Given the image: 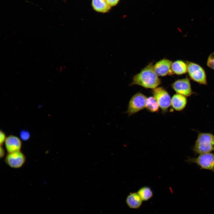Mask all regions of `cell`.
I'll use <instances>...</instances> for the list:
<instances>
[{
	"label": "cell",
	"mask_w": 214,
	"mask_h": 214,
	"mask_svg": "<svg viewBox=\"0 0 214 214\" xmlns=\"http://www.w3.org/2000/svg\"><path fill=\"white\" fill-rule=\"evenodd\" d=\"M147 97L141 92H138L130 98L126 113L130 116L134 114L145 108Z\"/></svg>",
	"instance_id": "cell-6"
},
{
	"label": "cell",
	"mask_w": 214,
	"mask_h": 214,
	"mask_svg": "<svg viewBox=\"0 0 214 214\" xmlns=\"http://www.w3.org/2000/svg\"><path fill=\"white\" fill-rule=\"evenodd\" d=\"M4 144L8 153L21 151L22 147L21 139L13 135L7 136Z\"/></svg>",
	"instance_id": "cell-10"
},
{
	"label": "cell",
	"mask_w": 214,
	"mask_h": 214,
	"mask_svg": "<svg viewBox=\"0 0 214 214\" xmlns=\"http://www.w3.org/2000/svg\"><path fill=\"white\" fill-rule=\"evenodd\" d=\"M20 137L21 139L23 141L28 140L30 137L29 132L26 130H22L20 133Z\"/></svg>",
	"instance_id": "cell-18"
},
{
	"label": "cell",
	"mask_w": 214,
	"mask_h": 214,
	"mask_svg": "<svg viewBox=\"0 0 214 214\" xmlns=\"http://www.w3.org/2000/svg\"><path fill=\"white\" fill-rule=\"evenodd\" d=\"M26 160V157L21 151L8 153L5 159V162L7 165L15 169L21 167Z\"/></svg>",
	"instance_id": "cell-8"
},
{
	"label": "cell",
	"mask_w": 214,
	"mask_h": 214,
	"mask_svg": "<svg viewBox=\"0 0 214 214\" xmlns=\"http://www.w3.org/2000/svg\"><path fill=\"white\" fill-rule=\"evenodd\" d=\"M108 4L111 6H114L116 5L119 0H106Z\"/></svg>",
	"instance_id": "cell-20"
},
{
	"label": "cell",
	"mask_w": 214,
	"mask_h": 214,
	"mask_svg": "<svg viewBox=\"0 0 214 214\" xmlns=\"http://www.w3.org/2000/svg\"><path fill=\"white\" fill-rule=\"evenodd\" d=\"M143 200L137 193L136 192L130 193L127 197L126 202L127 206L130 208L137 209L139 208L142 205Z\"/></svg>",
	"instance_id": "cell-12"
},
{
	"label": "cell",
	"mask_w": 214,
	"mask_h": 214,
	"mask_svg": "<svg viewBox=\"0 0 214 214\" xmlns=\"http://www.w3.org/2000/svg\"><path fill=\"white\" fill-rule=\"evenodd\" d=\"M171 86L176 93L186 97L193 93L190 79L187 77L176 80L171 84Z\"/></svg>",
	"instance_id": "cell-7"
},
{
	"label": "cell",
	"mask_w": 214,
	"mask_h": 214,
	"mask_svg": "<svg viewBox=\"0 0 214 214\" xmlns=\"http://www.w3.org/2000/svg\"><path fill=\"white\" fill-rule=\"evenodd\" d=\"M207 64L208 67L214 70V52L211 53L208 56Z\"/></svg>",
	"instance_id": "cell-17"
},
{
	"label": "cell",
	"mask_w": 214,
	"mask_h": 214,
	"mask_svg": "<svg viewBox=\"0 0 214 214\" xmlns=\"http://www.w3.org/2000/svg\"><path fill=\"white\" fill-rule=\"evenodd\" d=\"M153 63H149L139 73L134 75L130 86L138 85L146 88L154 89L161 83L160 79L155 72Z\"/></svg>",
	"instance_id": "cell-1"
},
{
	"label": "cell",
	"mask_w": 214,
	"mask_h": 214,
	"mask_svg": "<svg viewBox=\"0 0 214 214\" xmlns=\"http://www.w3.org/2000/svg\"><path fill=\"white\" fill-rule=\"evenodd\" d=\"M159 107V105L154 97L150 96L147 98L145 108L148 111L152 112H157Z\"/></svg>",
	"instance_id": "cell-15"
},
{
	"label": "cell",
	"mask_w": 214,
	"mask_h": 214,
	"mask_svg": "<svg viewBox=\"0 0 214 214\" xmlns=\"http://www.w3.org/2000/svg\"><path fill=\"white\" fill-rule=\"evenodd\" d=\"M192 150L196 155L214 151V135L209 133H199Z\"/></svg>",
	"instance_id": "cell-2"
},
{
	"label": "cell",
	"mask_w": 214,
	"mask_h": 214,
	"mask_svg": "<svg viewBox=\"0 0 214 214\" xmlns=\"http://www.w3.org/2000/svg\"><path fill=\"white\" fill-rule=\"evenodd\" d=\"M187 103V99L186 97L176 93L172 97L171 105L174 110L180 111L184 109Z\"/></svg>",
	"instance_id": "cell-11"
},
{
	"label": "cell",
	"mask_w": 214,
	"mask_h": 214,
	"mask_svg": "<svg viewBox=\"0 0 214 214\" xmlns=\"http://www.w3.org/2000/svg\"><path fill=\"white\" fill-rule=\"evenodd\" d=\"M187 72L191 80L200 84L207 85V76L204 68L195 63L187 61Z\"/></svg>",
	"instance_id": "cell-3"
},
{
	"label": "cell",
	"mask_w": 214,
	"mask_h": 214,
	"mask_svg": "<svg viewBox=\"0 0 214 214\" xmlns=\"http://www.w3.org/2000/svg\"><path fill=\"white\" fill-rule=\"evenodd\" d=\"M186 161L197 164L202 169L210 170L214 173V154L212 153L201 154L196 158L189 157Z\"/></svg>",
	"instance_id": "cell-4"
},
{
	"label": "cell",
	"mask_w": 214,
	"mask_h": 214,
	"mask_svg": "<svg viewBox=\"0 0 214 214\" xmlns=\"http://www.w3.org/2000/svg\"><path fill=\"white\" fill-rule=\"evenodd\" d=\"M7 137L5 133L2 130H0V146H2L7 138Z\"/></svg>",
	"instance_id": "cell-19"
},
{
	"label": "cell",
	"mask_w": 214,
	"mask_h": 214,
	"mask_svg": "<svg viewBox=\"0 0 214 214\" xmlns=\"http://www.w3.org/2000/svg\"><path fill=\"white\" fill-rule=\"evenodd\" d=\"M152 93L162 111L166 112L171 105V99L167 91L162 87L153 89Z\"/></svg>",
	"instance_id": "cell-5"
},
{
	"label": "cell",
	"mask_w": 214,
	"mask_h": 214,
	"mask_svg": "<svg viewBox=\"0 0 214 214\" xmlns=\"http://www.w3.org/2000/svg\"><path fill=\"white\" fill-rule=\"evenodd\" d=\"M137 193L143 201H147L152 197L153 193L151 189L147 186L141 188L138 191Z\"/></svg>",
	"instance_id": "cell-16"
},
{
	"label": "cell",
	"mask_w": 214,
	"mask_h": 214,
	"mask_svg": "<svg viewBox=\"0 0 214 214\" xmlns=\"http://www.w3.org/2000/svg\"><path fill=\"white\" fill-rule=\"evenodd\" d=\"M171 68L174 74L177 75H183L187 72V64L182 60H178L172 62Z\"/></svg>",
	"instance_id": "cell-13"
},
{
	"label": "cell",
	"mask_w": 214,
	"mask_h": 214,
	"mask_svg": "<svg viewBox=\"0 0 214 214\" xmlns=\"http://www.w3.org/2000/svg\"><path fill=\"white\" fill-rule=\"evenodd\" d=\"M5 155V150L2 146H0V158H3Z\"/></svg>",
	"instance_id": "cell-21"
},
{
	"label": "cell",
	"mask_w": 214,
	"mask_h": 214,
	"mask_svg": "<svg viewBox=\"0 0 214 214\" xmlns=\"http://www.w3.org/2000/svg\"><path fill=\"white\" fill-rule=\"evenodd\" d=\"M92 6L96 11L102 13L107 12L111 7L106 0H92Z\"/></svg>",
	"instance_id": "cell-14"
},
{
	"label": "cell",
	"mask_w": 214,
	"mask_h": 214,
	"mask_svg": "<svg viewBox=\"0 0 214 214\" xmlns=\"http://www.w3.org/2000/svg\"><path fill=\"white\" fill-rule=\"evenodd\" d=\"M172 62L163 58L157 62L153 66L154 70L158 76H165L173 75L171 70Z\"/></svg>",
	"instance_id": "cell-9"
}]
</instances>
